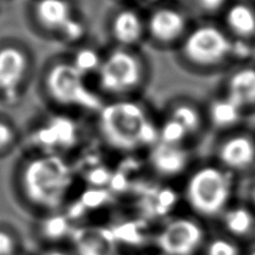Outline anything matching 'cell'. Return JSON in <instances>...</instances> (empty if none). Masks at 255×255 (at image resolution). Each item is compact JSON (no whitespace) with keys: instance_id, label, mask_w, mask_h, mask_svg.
Listing matches in <instances>:
<instances>
[{"instance_id":"cell-4","label":"cell","mask_w":255,"mask_h":255,"mask_svg":"<svg viewBox=\"0 0 255 255\" xmlns=\"http://www.w3.org/2000/svg\"><path fill=\"white\" fill-rule=\"evenodd\" d=\"M234 175L216 162L191 169L184 182V197L189 206L202 216L225 212L234 191Z\"/></svg>"},{"instance_id":"cell-14","label":"cell","mask_w":255,"mask_h":255,"mask_svg":"<svg viewBox=\"0 0 255 255\" xmlns=\"http://www.w3.org/2000/svg\"><path fill=\"white\" fill-rule=\"evenodd\" d=\"M222 14V26L233 39L252 42L255 38V7L252 3H228Z\"/></svg>"},{"instance_id":"cell-27","label":"cell","mask_w":255,"mask_h":255,"mask_svg":"<svg viewBox=\"0 0 255 255\" xmlns=\"http://www.w3.org/2000/svg\"><path fill=\"white\" fill-rule=\"evenodd\" d=\"M14 249V242L5 232L0 231V255H9Z\"/></svg>"},{"instance_id":"cell-12","label":"cell","mask_w":255,"mask_h":255,"mask_svg":"<svg viewBox=\"0 0 255 255\" xmlns=\"http://www.w3.org/2000/svg\"><path fill=\"white\" fill-rule=\"evenodd\" d=\"M76 123L67 117H52L37 129L35 134L36 143L46 149V153H55V149L69 148L78 140Z\"/></svg>"},{"instance_id":"cell-2","label":"cell","mask_w":255,"mask_h":255,"mask_svg":"<svg viewBox=\"0 0 255 255\" xmlns=\"http://www.w3.org/2000/svg\"><path fill=\"white\" fill-rule=\"evenodd\" d=\"M19 183L32 204L56 209L71 190L74 173L69 162L59 153H43L25 162L20 170Z\"/></svg>"},{"instance_id":"cell-13","label":"cell","mask_w":255,"mask_h":255,"mask_svg":"<svg viewBox=\"0 0 255 255\" xmlns=\"http://www.w3.org/2000/svg\"><path fill=\"white\" fill-rule=\"evenodd\" d=\"M224 95L246 113L255 109V65L242 64L226 78Z\"/></svg>"},{"instance_id":"cell-20","label":"cell","mask_w":255,"mask_h":255,"mask_svg":"<svg viewBox=\"0 0 255 255\" xmlns=\"http://www.w3.org/2000/svg\"><path fill=\"white\" fill-rule=\"evenodd\" d=\"M254 218L252 213L245 207H235L226 210L225 224L226 227L236 235H244L253 226Z\"/></svg>"},{"instance_id":"cell-15","label":"cell","mask_w":255,"mask_h":255,"mask_svg":"<svg viewBox=\"0 0 255 255\" xmlns=\"http://www.w3.org/2000/svg\"><path fill=\"white\" fill-rule=\"evenodd\" d=\"M35 18L43 29L60 36L76 19L65 0H39L35 6Z\"/></svg>"},{"instance_id":"cell-25","label":"cell","mask_w":255,"mask_h":255,"mask_svg":"<svg viewBox=\"0 0 255 255\" xmlns=\"http://www.w3.org/2000/svg\"><path fill=\"white\" fill-rule=\"evenodd\" d=\"M230 3V0H195L198 9L206 15H215L223 10Z\"/></svg>"},{"instance_id":"cell-21","label":"cell","mask_w":255,"mask_h":255,"mask_svg":"<svg viewBox=\"0 0 255 255\" xmlns=\"http://www.w3.org/2000/svg\"><path fill=\"white\" fill-rule=\"evenodd\" d=\"M191 138L188 131L183 127L166 116L165 120L159 126V140L168 144L186 145V142Z\"/></svg>"},{"instance_id":"cell-3","label":"cell","mask_w":255,"mask_h":255,"mask_svg":"<svg viewBox=\"0 0 255 255\" xmlns=\"http://www.w3.org/2000/svg\"><path fill=\"white\" fill-rule=\"evenodd\" d=\"M177 48L182 62L196 71L217 70L234 60V39L212 21L192 25Z\"/></svg>"},{"instance_id":"cell-7","label":"cell","mask_w":255,"mask_h":255,"mask_svg":"<svg viewBox=\"0 0 255 255\" xmlns=\"http://www.w3.org/2000/svg\"><path fill=\"white\" fill-rule=\"evenodd\" d=\"M216 163L233 174L245 172L255 165V136L242 130H232L219 140L215 148Z\"/></svg>"},{"instance_id":"cell-17","label":"cell","mask_w":255,"mask_h":255,"mask_svg":"<svg viewBox=\"0 0 255 255\" xmlns=\"http://www.w3.org/2000/svg\"><path fill=\"white\" fill-rule=\"evenodd\" d=\"M245 112L224 94L209 101L205 111L206 123L222 131L235 130Z\"/></svg>"},{"instance_id":"cell-6","label":"cell","mask_w":255,"mask_h":255,"mask_svg":"<svg viewBox=\"0 0 255 255\" xmlns=\"http://www.w3.org/2000/svg\"><path fill=\"white\" fill-rule=\"evenodd\" d=\"M97 73L101 90L122 96L142 87L146 78V68L142 58L130 48L118 47L101 60Z\"/></svg>"},{"instance_id":"cell-24","label":"cell","mask_w":255,"mask_h":255,"mask_svg":"<svg viewBox=\"0 0 255 255\" xmlns=\"http://www.w3.org/2000/svg\"><path fill=\"white\" fill-rule=\"evenodd\" d=\"M16 142V130L10 123L0 120V153L9 149Z\"/></svg>"},{"instance_id":"cell-18","label":"cell","mask_w":255,"mask_h":255,"mask_svg":"<svg viewBox=\"0 0 255 255\" xmlns=\"http://www.w3.org/2000/svg\"><path fill=\"white\" fill-rule=\"evenodd\" d=\"M79 255H116L115 233L105 228L87 227L74 232Z\"/></svg>"},{"instance_id":"cell-19","label":"cell","mask_w":255,"mask_h":255,"mask_svg":"<svg viewBox=\"0 0 255 255\" xmlns=\"http://www.w3.org/2000/svg\"><path fill=\"white\" fill-rule=\"evenodd\" d=\"M166 116L179 123L190 137L199 134L206 123L205 112L189 99H179L171 104Z\"/></svg>"},{"instance_id":"cell-5","label":"cell","mask_w":255,"mask_h":255,"mask_svg":"<svg viewBox=\"0 0 255 255\" xmlns=\"http://www.w3.org/2000/svg\"><path fill=\"white\" fill-rule=\"evenodd\" d=\"M44 89L55 104L98 113L104 104L88 87L86 76L69 61H59L46 70Z\"/></svg>"},{"instance_id":"cell-8","label":"cell","mask_w":255,"mask_h":255,"mask_svg":"<svg viewBox=\"0 0 255 255\" xmlns=\"http://www.w3.org/2000/svg\"><path fill=\"white\" fill-rule=\"evenodd\" d=\"M188 15L175 7L164 6L153 10L146 20V35L157 45L175 46L191 27Z\"/></svg>"},{"instance_id":"cell-23","label":"cell","mask_w":255,"mask_h":255,"mask_svg":"<svg viewBox=\"0 0 255 255\" xmlns=\"http://www.w3.org/2000/svg\"><path fill=\"white\" fill-rule=\"evenodd\" d=\"M69 230L67 219L62 216H54L47 219L44 224V233L50 239H59Z\"/></svg>"},{"instance_id":"cell-9","label":"cell","mask_w":255,"mask_h":255,"mask_svg":"<svg viewBox=\"0 0 255 255\" xmlns=\"http://www.w3.org/2000/svg\"><path fill=\"white\" fill-rule=\"evenodd\" d=\"M28 70L29 58L25 50L14 44L0 46V96L7 103L18 100Z\"/></svg>"},{"instance_id":"cell-30","label":"cell","mask_w":255,"mask_h":255,"mask_svg":"<svg viewBox=\"0 0 255 255\" xmlns=\"http://www.w3.org/2000/svg\"><path fill=\"white\" fill-rule=\"evenodd\" d=\"M252 255H255V253H253V254H252Z\"/></svg>"},{"instance_id":"cell-10","label":"cell","mask_w":255,"mask_h":255,"mask_svg":"<svg viewBox=\"0 0 255 255\" xmlns=\"http://www.w3.org/2000/svg\"><path fill=\"white\" fill-rule=\"evenodd\" d=\"M191 151L186 145L156 142L149 147L148 162L153 171L162 178H177L189 172Z\"/></svg>"},{"instance_id":"cell-29","label":"cell","mask_w":255,"mask_h":255,"mask_svg":"<svg viewBox=\"0 0 255 255\" xmlns=\"http://www.w3.org/2000/svg\"><path fill=\"white\" fill-rule=\"evenodd\" d=\"M46 255H65V254L61 253V252H51V253H48Z\"/></svg>"},{"instance_id":"cell-26","label":"cell","mask_w":255,"mask_h":255,"mask_svg":"<svg viewBox=\"0 0 255 255\" xmlns=\"http://www.w3.org/2000/svg\"><path fill=\"white\" fill-rule=\"evenodd\" d=\"M208 255H237L235 246L226 241H215L212 245L209 246Z\"/></svg>"},{"instance_id":"cell-16","label":"cell","mask_w":255,"mask_h":255,"mask_svg":"<svg viewBox=\"0 0 255 255\" xmlns=\"http://www.w3.org/2000/svg\"><path fill=\"white\" fill-rule=\"evenodd\" d=\"M111 32L121 47L130 48L137 45L146 35V21L135 10H121L113 18Z\"/></svg>"},{"instance_id":"cell-28","label":"cell","mask_w":255,"mask_h":255,"mask_svg":"<svg viewBox=\"0 0 255 255\" xmlns=\"http://www.w3.org/2000/svg\"><path fill=\"white\" fill-rule=\"evenodd\" d=\"M250 196H251V199H252V201H253V204L255 205V181L251 184Z\"/></svg>"},{"instance_id":"cell-22","label":"cell","mask_w":255,"mask_h":255,"mask_svg":"<svg viewBox=\"0 0 255 255\" xmlns=\"http://www.w3.org/2000/svg\"><path fill=\"white\" fill-rule=\"evenodd\" d=\"M101 60L103 59H100V56L95 50H91V48H81L80 51H78V53L74 56V59L71 62L79 71L86 76L88 72L98 71Z\"/></svg>"},{"instance_id":"cell-11","label":"cell","mask_w":255,"mask_h":255,"mask_svg":"<svg viewBox=\"0 0 255 255\" xmlns=\"http://www.w3.org/2000/svg\"><path fill=\"white\" fill-rule=\"evenodd\" d=\"M202 239V231L191 219L180 218L171 222L159 236L160 248L169 255H189Z\"/></svg>"},{"instance_id":"cell-1","label":"cell","mask_w":255,"mask_h":255,"mask_svg":"<svg viewBox=\"0 0 255 255\" xmlns=\"http://www.w3.org/2000/svg\"><path fill=\"white\" fill-rule=\"evenodd\" d=\"M98 129L107 145L122 152L149 148L159 142V126L146 109L133 100L104 105L98 112Z\"/></svg>"}]
</instances>
